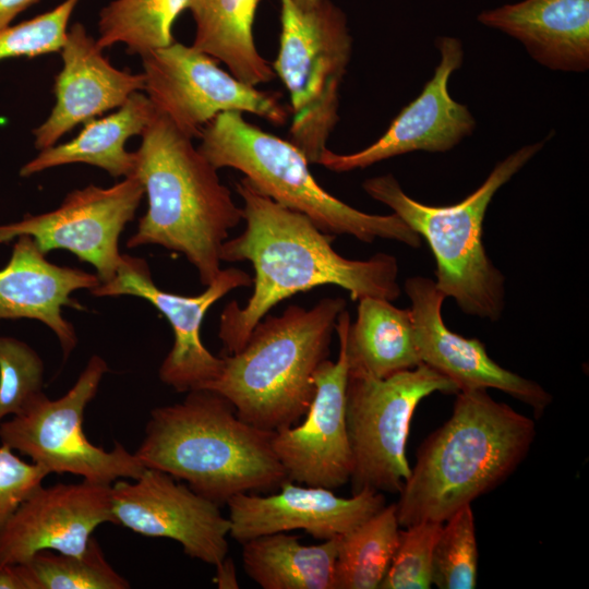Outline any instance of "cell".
<instances>
[{
  "instance_id": "cell-20",
  "label": "cell",
  "mask_w": 589,
  "mask_h": 589,
  "mask_svg": "<svg viewBox=\"0 0 589 589\" xmlns=\"http://www.w3.org/2000/svg\"><path fill=\"white\" fill-rule=\"evenodd\" d=\"M101 50L82 24L68 31L61 49L63 65L55 80V106L33 130L37 149L55 145L77 124L119 108L133 93L144 91L143 73L115 68Z\"/></svg>"
},
{
  "instance_id": "cell-18",
  "label": "cell",
  "mask_w": 589,
  "mask_h": 589,
  "mask_svg": "<svg viewBox=\"0 0 589 589\" xmlns=\"http://www.w3.org/2000/svg\"><path fill=\"white\" fill-rule=\"evenodd\" d=\"M105 522L115 524L110 484L39 485L0 530V564H21L44 550L80 555Z\"/></svg>"
},
{
  "instance_id": "cell-12",
  "label": "cell",
  "mask_w": 589,
  "mask_h": 589,
  "mask_svg": "<svg viewBox=\"0 0 589 589\" xmlns=\"http://www.w3.org/2000/svg\"><path fill=\"white\" fill-rule=\"evenodd\" d=\"M144 194L135 176L110 188L89 184L73 190L53 211L0 225V243L29 236L43 253L70 251L95 267L100 284L110 281L122 261L120 235Z\"/></svg>"
},
{
  "instance_id": "cell-4",
  "label": "cell",
  "mask_w": 589,
  "mask_h": 589,
  "mask_svg": "<svg viewBox=\"0 0 589 589\" xmlns=\"http://www.w3.org/2000/svg\"><path fill=\"white\" fill-rule=\"evenodd\" d=\"M134 175L148 207L128 248L157 244L181 253L208 286L221 271V248L229 231L243 220L217 169L164 115L141 134Z\"/></svg>"
},
{
  "instance_id": "cell-10",
  "label": "cell",
  "mask_w": 589,
  "mask_h": 589,
  "mask_svg": "<svg viewBox=\"0 0 589 589\" xmlns=\"http://www.w3.org/2000/svg\"><path fill=\"white\" fill-rule=\"evenodd\" d=\"M108 370L103 358L91 357L62 397L49 399L40 392L21 412L2 421L1 443L28 456L48 473H72L100 484L140 477L145 467L135 453L119 443L107 452L91 443L83 430L85 408Z\"/></svg>"
},
{
  "instance_id": "cell-17",
  "label": "cell",
  "mask_w": 589,
  "mask_h": 589,
  "mask_svg": "<svg viewBox=\"0 0 589 589\" xmlns=\"http://www.w3.org/2000/svg\"><path fill=\"white\" fill-rule=\"evenodd\" d=\"M405 291L411 302L416 346L421 362L449 378L460 390L495 388L530 406L537 417L552 402L551 394L534 381L491 359L477 338L449 329L442 317L445 296L433 279L409 277Z\"/></svg>"
},
{
  "instance_id": "cell-21",
  "label": "cell",
  "mask_w": 589,
  "mask_h": 589,
  "mask_svg": "<svg viewBox=\"0 0 589 589\" xmlns=\"http://www.w3.org/2000/svg\"><path fill=\"white\" fill-rule=\"evenodd\" d=\"M29 236H20L8 264L0 269V321H40L57 336L67 358L75 348V329L62 315L65 305L79 306L71 298L81 289L100 284L96 274L50 263Z\"/></svg>"
},
{
  "instance_id": "cell-28",
  "label": "cell",
  "mask_w": 589,
  "mask_h": 589,
  "mask_svg": "<svg viewBox=\"0 0 589 589\" xmlns=\"http://www.w3.org/2000/svg\"><path fill=\"white\" fill-rule=\"evenodd\" d=\"M199 0H113L98 20V46L104 49L124 44L129 53L140 56L171 45L172 27L184 11Z\"/></svg>"
},
{
  "instance_id": "cell-30",
  "label": "cell",
  "mask_w": 589,
  "mask_h": 589,
  "mask_svg": "<svg viewBox=\"0 0 589 589\" xmlns=\"http://www.w3.org/2000/svg\"><path fill=\"white\" fill-rule=\"evenodd\" d=\"M477 569L474 517L468 504L443 521L433 551L432 585L440 589H473Z\"/></svg>"
},
{
  "instance_id": "cell-5",
  "label": "cell",
  "mask_w": 589,
  "mask_h": 589,
  "mask_svg": "<svg viewBox=\"0 0 589 589\" xmlns=\"http://www.w3.org/2000/svg\"><path fill=\"white\" fill-rule=\"evenodd\" d=\"M340 297L323 298L311 309L288 305L280 315L266 314L245 345L225 354L218 377L201 388L228 399L240 419L266 431L299 423L314 394V374L328 359Z\"/></svg>"
},
{
  "instance_id": "cell-25",
  "label": "cell",
  "mask_w": 589,
  "mask_h": 589,
  "mask_svg": "<svg viewBox=\"0 0 589 589\" xmlns=\"http://www.w3.org/2000/svg\"><path fill=\"white\" fill-rule=\"evenodd\" d=\"M261 1L199 0L191 11L195 21L192 46L225 63L233 76L253 86L276 76L254 41L253 24Z\"/></svg>"
},
{
  "instance_id": "cell-2",
  "label": "cell",
  "mask_w": 589,
  "mask_h": 589,
  "mask_svg": "<svg viewBox=\"0 0 589 589\" xmlns=\"http://www.w3.org/2000/svg\"><path fill=\"white\" fill-rule=\"evenodd\" d=\"M534 421L486 389L456 394L448 420L421 444L396 503L400 527L445 521L504 482L524 461Z\"/></svg>"
},
{
  "instance_id": "cell-26",
  "label": "cell",
  "mask_w": 589,
  "mask_h": 589,
  "mask_svg": "<svg viewBox=\"0 0 589 589\" xmlns=\"http://www.w3.org/2000/svg\"><path fill=\"white\" fill-rule=\"evenodd\" d=\"M339 537L304 545L276 532L242 543L244 572L264 589H333Z\"/></svg>"
},
{
  "instance_id": "cell-19",
  "label": "cell",
  "mask_w": 589,
  "mask_h": 589,
  "mask_svg": "<svg viewBox=\"0 0 589 589\" xmlns=\"http://www.w3.org/2000/svg\"><path fill=\"white\" fill-rule=\"evenodd\" d=\"M278 489L266 496L239 493L228 500L232 539L242 544L260 536L302 529L324 541L347 533L385 506L383 493L370 489L351 497L290 480Z\"/></svg>"
},
{
  "instance_id": "cell-24",
  "label": "cell",
  "mask_w": 589,
  "mask_h": 589,
  "mask_svg": "<svg viewBox=\"0 0 589 589\" xmlns=\"http://www.w3.org/2000/svg\"><path fill=\"white\" fill-rule=\"evenodd\" d=\"M156 112L149 98L135 92L116 112L85 122L71 141L41 149L21 168L20 176L81 163L101 168L115 178L131 177L135 170V152L125 149L127 141L141 135Z\"/></svg>"
},
{
  "instance_id": "cell-1",
  "label": "cell",
  "mask_w": 589,
  "mask_h": 589,
  "mask_svg": "<svg viewBox=\"0 0 589 589\" xmlns=\"http://www.w3.org/2000/svg\"><path fill=\"white\" fill-rule=\"evenodd\" d=\"M236 191L243 201L245 228L224 242L220 257L248 261L255 275L247 304L233 300L220 314L218 337L225 354L239 351L275 305L299 292L332 285L347 290L354 301L364 297L394 301L400 296L395 256L344 257L332 245L335 236L323 232L306 215L273 201L244 177Z\"/></svg>"
},
{
  "instance_id": "cell-37",
  "label": "cell",
  "mask_w": 589,
  "mask_h": 589,
  "mask_svg": "<svg viewBox=\"0 0 589 589\" xmlns=\"http://www.w3.org/2000/svg\"><path fill=\"white\" fill-rule=\"evenodd\" d=\"M0 589H25L16 565L0 564Z\"/></svg>"
},
{
  "instance_id": "cell-22",
  "label": "cell",
  "mask_w": 589,
  "mask_h": 589,
  "mask_svg": "<svg viewBox=\"0 0 589 589\" xmlns=\"http://www.w3.org/2000/svg\"><path fill=\"white\" fill-rule=\"evenodd\" d=\"M477 20L518 40L550 70L589 69V0H522L481 11Z\"/></svg>"
},
{
  "instance_id": "cell-9",
  "label": "cell",
  "mask_w": 589,
  "mask_h": 589,
  "mask_svg": "<svg viewBox=\"0 0 589 589\" xmlns=\"http://www.w3.org/2000/svg\"><path fill=\"white\" fill-rule=\"evenodd\" d=\"M458 387L424 363L384 378L349 374L346 425L352 456V494L399 493L410 473L406 443L413 412L434 393Z\"/></svg>"
},
{
  "instance_id": "cell-32",
  "label": "cell",
  "mask_w": 589,
  "mask_h": 589,
  "mask_svg": "<svg viewBox=\"0 0 589 589\" xmlns=\"http://www.w3.org/2000/svg\"><path fill=\"white\" fill-rule=\"evenodd\" d=\"M44 363L38 353L14 337H0V423L15 416L43 387Z\"/></svg>"
},
{
  "instance_id": "cell-14",
  "label": "cell",
  "mask_w": 589,
  "mask_h": 589,
  "mask_svg": "<svg viewBox=\"0 0 589 589\" xmlns=\"http://www.w3.org/2000/svg\"><path fill=\"white\" fill-rule=\"evenodd\" d=\"M132 480L111 485L115 524L175 540L187 555L214 566L227 556L230 521L218 504L160 470L145 468Z\"/></svg>"
},
{
  "instance_id": "cell-16",
  "label": "cell",
  "mask_w": 589,
  "mask_h": 589,
  "mask_svg": "<svg viewBox=\"0 0 589 589\" xmlns=\"http://www.w3.org/2000/svg\"><path fill=\"white\" fill-rule=\"evenodd\" d=\"M348 365L339 341L336 361L326 359L314 374L315 394L299 424L273 433L272 446L287 479L335 490L350 481L352 456L346 425Z\"/></svg>"
},
{
  "instance_id": "cell-15",
  "label": "cell",
  "mask_w": 589,
  "mask_h": 589,
  "mask_svg": "<svg viewBox=\"0 0 589 589\" xmlns=\"http://www.w3.org/2000/svg\"><path fill=\"white\" fill-rule=\"evenodd\" d=\"M435 46L440 62L432 77L382 136L351 154H337L326 148L317 165L334 172H349L416 151L445 153L473 133L477 123L472 113L466 105L455 100L448 89L452 74L464 62L462 43L453 36H440Z\"/></svg>"
},
{
  "instance_id": "cell-23",
  "label": "cell",
  "mask_w": 589,
  "mask_h": 589,
  "mask_svg": "<svg viewBox=\"0 0 589 589\" xmlns=\"http://www.w3.org/2000/svg\"><path fill=\"white\" fill-rule=\"evenodd\" d=\"M357 318L344 310L336 332L344 345L348 373L384 378L421 364L410 309L392 301L364 297L358 300Z\"/></svg>"
},
{
  "instance_id": "cell-31",
  "label": "cell",
  "mask_w": 589,
  "mask_h": 589,
  "mask_svg": "<svg viewBox=\"0 0 589 589\" xmlns=\"http://www.w3.org/2000/svg\"><path fill=\"white\" fill-rule=\"evenodd\" d=\"M443 522L421 521L399 531V541L380 589H429L433 551Z\"/></svg>"
},
{
  "instance_id": "cell-29",
  "label": "cell",
  "mask_w": 589,
  "mask_h": 589,
  "mask_svg": "<svg viewBox=\"0 0 589 589\" xmlns=\"http://www.w3.org/2000/svg\"><path fill=\"white\" fill-rule=\"evenodd\" d=\"M15 565L25 589L130 588L129 582L107 562L93 537L80 555L44 550Z\"/></svg>"
},
{
  "instance_id": "cell-6",
  "label": "cell",
  "mask_w": 589,
  "mask_h": 589,
  "mask_svg": "<svg viewBox=\"0 0 589 589\" xmlns=\"http://www.w3.org/2000/svg\"><path fill=\"white\" fill-rule=\"evenodd\" d=\"M530 143L497 163L483 183L462 201L426 205L405 193L392 173L372 177L362 188L387 205L429 243L435 259L437 289L472 316L500 320L505 306V277L492 263L482 241L483 220L495 193L544 146Z\"/></svg>"
},
{
  "instance_id": "cell-33",
  "label": "cell",
  "mask_w": 589,
  "mask_h": 589,
  "mask_svg": "<svg viewBox=\"0 0 589 589\" xmlns=\"http://www.w3.org/2000/svg\"><path fill=\"white\" fill-rule=\"evenodd\" d=\"M79 0H64L55 9L14 26L0 28V60L61 51L68 23Z\"/></svg>"
},
{
  "instance_id": "cell-11",
  "label": "cell",
  "mask_w": 589,
  "mask_h": 589,
  "mask_svg": "<svg viewBox=\"0 0 589 589\" xmlns=\"http://www.w3.org/2000/svg\"><path fill=\"white\" fill-rule=\"evenodd\" d=\"M141 58L146 96L157 112L192 140L226 111L252 113L277 125L289 118L279 94L240 81L193 46L173 41Z\"/></svg>"
},
{
  "instance_id": "cell-8",
  "label": "cell",
  "mask_w": 589,
  "mask_h": 589,
  "mask_svg": "<svg viewBox=\"0 0 589 589\" xmlns=\"http://www.w3.org/2000/svg\"><path fill=\"white\" fill-rule=\"evenodd\" d=\"M351 51L347 16L333 1L304 10L280 0L279 49L272 68L290 97L289 141L310 164H318L338 123Z\"/></svg>"
},
{
  "instance_id": "cell-27",
  "label": "cell",
  "mask_w": 589,
  "mask_h": 589,
  "mask_svg": "<svg viewBox=\"0 0 589 589\" xmlns=\"http://www.w3.org/2000/svg\"><path fill=\"white\" fill-rule=\"evenodd\" d=\"M396 503L339 537L333 589H377L399 541Z\"/></svg>"
},
{
  "instance_id": "cell-38",
  "label": "cell",
  "mask_w": 589,
  "mask_h": 589,
  "mask_svg": "<svg viewBox=\"0 0 589 589\" xmlns=\"http://www.w3.org/2000/svg\"><path fill=\"white\" fill-rule=\"evenodd\" d=\"M301 9H311L322 0H292Z\"/></svg>"
},
{
  "instance_id": "cell-36",
  "label": "cell",
  "mask_w": 589,
  "mask_h": 589,
  "mask_svg": "<svg viewBox=\"0 0 589 589\" xmlns=\"http://www.w3.org/2000/svg\"><path fill=\"white\" fill-rule=\"evenodd\" d=\"M38 0H0V28L10 25L22 11Z\"/></svg>"
},
{
  "instance_id": "cell-35",
  "label": "cell",
  "mask_w": 589,
  "mask_h": 589,
  "mask_svg": "<svg viewBox=\"0 0 589 589\" xmlns=\"http://www.w3.org/2000/svg\"><path fill=\"white\" fill-rule=\"evenodd\" d=\"M215 567H216V575L214 577V582L217 585L218 588L220 589L239 588L236 566L230 557L226 556Z\"/></svg>"
},
{
  "instance_id": "cell-13",
  "label": "cell",
  "mask_w": 589,
  "mask_h": 589,
  "mask_svg": "<svg viewBox=\"0 0 589 589\" xmlns=\"http://www.w3.org/2000/svg\"><path fill=\"white\" fill-rule=\"evenodd\" d=\"M253 278L244 271L229 267L197 296H181L159 289L144 259L122 254L116 276L99 284L96 297L134 296L147 300L169 322L173 345L160 364V381L179 393L201 388L219 376L224 357L214 356L202 342L201 325L208 309L230 291L250 287Z\"/></svg>"
},
{
  "instance_id": "cell-34",
  "label": "cell",
  "mask_w": 589,
  "mask_h": 589,
  "mask_svg": "<svg viewBox=\"0 0 589 589\" xmlns=\"http://www.w3.org/2000/svg\"><path fill=\"white\" fill-rule=\"evenodd\" d=\"M13 452L8 445L0 446V530L49 474L43 467L22 460Z\"/></svg>"
},
{
  "instance_id": "cell-7",
  "label": "cell",
  "mask_w": 589,
  "mask_h": 589,
  "mask_svg": "<svg viewBox=\"0 0 589 589\" xmlns=\"http://www.w3.org/2000/svg\"><path fill=\"white\" fill-rule=\"evenodd\" d=\"M200 139L199 151L217 170H239L257 191L306 215L327 235H349L364 243L381 238L421 245V237L396 214H368L329 194L296 145L248 122L239 111L217 115Z\"/></svg>"
},
{
  "instance_id": "cell-3",
  "label": "cell",
  "mask_w": 589,
  "mask_h": 589,
  "mask_svg": "<svg viewBox=\"0 0 589 589\" xmlns=\"http://www.w3.org/2000/svg\"><path fill=\"white\" fill-rule=\"evenodd\" d=\"M272 431L242 419L220 394L196 388L181 402L155 408L135 452L145 468L184 480L218 505L239 493L268 492L287 479Z\"/></svg>"
}]
</instances>
